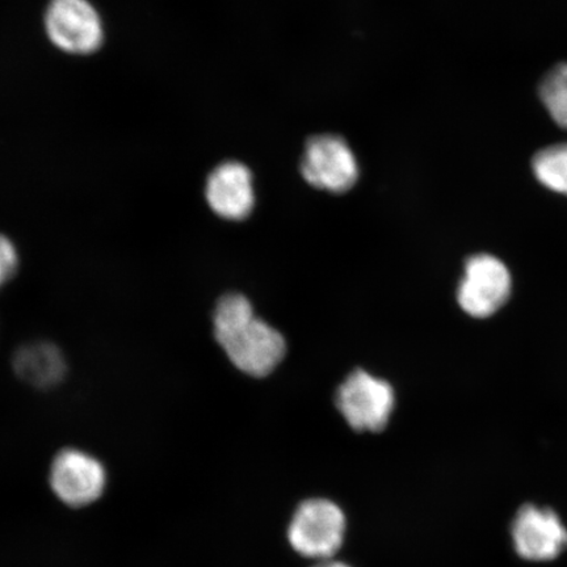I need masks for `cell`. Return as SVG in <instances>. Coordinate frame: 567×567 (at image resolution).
Instances as JSON below:
<instances>
[{
    "label": "cell",
    "mask_w": 567,
    "mask_h": 567,
    "mask_svg": "<svg viewBox=\"0 0 567 567\" xmlns=\"http://www.w3.org/2000/svg\"><path fill=\"white\" fill-rule=\"evenodd\" d=\"M215 337L239 371L254 378H265L286 357V339L272 326L254 315L245 296L226 295L218 301Z\"/></svg>",
    "instance_id": "cell-1"
},
{
    "label": "cell",
    "mask_w": 567,
    "mask_h": 567,
    "mask_svg": "<svg viewBox=\"0 0 567 567\" xmlns=\"http://www.w3.org/2000/svg\"><path fill=\"white\" fill-rule=\"evenodd\" d=\"M346 516L336 503L309 499L301 503L288 528V540L302 557L328 561L342 548Z\"/></svg>",
    "instance_id": "cell-2"
},
{
    "label": "cell",
    "mask_w": 567,
    "mask_h": 567,
    "mask_svg": "<svg viewBox=\"0 0 567 567\" xmlns=\"http://www.w3.org/2000/svg\"><path fill=\"white\" fill-rule=\"evenodd\" d=\"M44 25L52 44L65 53L92 54L104 42L101 13L90 0H51Z\"/></svg>",
    "instance_id": "cell-3"
},
{
    "label": "cell",
    "mask_w": 567,
    "mask_h": 567,
    "mask_svg": "<svg viewBox=\"0 0 567 567\" xmlns=\"http://www.w3.org/2000/svg\"><path fill=\"white\" fill-rule=\"evenodd\" d=\"M337 406L354 431L380 432L392 415L393 388L389 382L358 370L339 386Z\"/></svg>",
    "instance_id": "cell-4"
},
{
    "label": "cell",
    "mask_w": 567,
    "mask_h": 567,
    "mask_svg": "<svg viewBox=\"0 0 567 567\" xmlns=\"http://www.w3.org/2000/svg\"><path fill=\"white\" fill-rule=\"evenodd\" d=\"M300 169L311 187L331 194L347 193L359 179V163L352 148L336 134L310 138Z\"/></svg>",
    "instance_id": "cell-5"
},
{
    "label": "cell",
    "mask_w": 567,
    "mask_h": 567,
    "mask_svg": "<svg viewBox=\"0 0 567 567\" xmlns=\"http://www.w3.org/2000/svg\"><path fill=\"white\" fill-rule=\"evenodd\" d=\"M512 290V274L502 260L488 254L474 255L466 261L457 301L466 315L487 318L505 307Z\"/></svg>",
    "instance_id": "cell-6"
},
{
    "label": "cell",
    "mask_w": 567,
    "mask_h": 567,
    "mask_svg": "<svg viewBox=\"0 0 567 567\" xmlns=\"http://www.w3.org/2000/svg\"><path fill=\"white\" fill-rule=\"evenodd\" d=\"M49 482L63 505L84 508L102 498L106 471L101 461L87 452L63 450L53 460Z\"/></svg>",
    "instance_id": "cell-7"
},
{
    "label": "cell",
    "mask_w": 567,
    "mask_h": 567,
    "mask_svg": "<svg viewBox=\"0 0 567 567\" xmlns=\"http://www.w3.org/2000/svg\"><path fill=\"white\" fill-rule=\"evenodd\" d=\"M514 548L529 563H549L567 549V528L557 513L548 507L524 505L512 526Z\"/></svg>",
    "instance_id": "cell-8"
},
{
    "label": "cell",
    "mask_w": 567,
    "mask_h": 567,
    "mask_svg": "<svg viewBox=\"0 0 567 567\" xmlns=\"http://www.w3.org/2000/svg\"><path fill=\"white\" fill-rule=\"evenodd\" d=\"M205 198L218 217L228 221H243L255 207L250 168L237 161L221 163L208 176Z\"/></svg>",
    "instance_id": "cell-9"
},
{
    "label": "cell",
    "mask_w": 567,
    "mask_h": 567,
    "mask_svg": "<svg viewBox=\"0 0 567 567\" xmlns=\"http://www.w3.org/2000/svg\"><path fill=\"white\" fill-rule=\"evenodd\" d=\"M13 368L19 378L34 388H52L63 379L66 361L59 347L34 342L20 347L13 357Z\"/></svg>",
    "instance_id": "cell-10"
},
{
    "label": "cell",
    "mask_w": 567,
    "mask_h": 567,
    "mask_svg": "<svg viewBox=\"0 0 567 567\" xmlns=\"http://www.w3.org/2000/svg\"><path fill=\"white\" fill-rule=\"evenodd\" d=\"M532 167L543 186L567 196V144L543 148L535 155Z\"/></svg>",
    "instance_id": "cell-11"
},
{
    "label": "cell",
    "mask_w": 567,
    "mask_h": 567,
    "mask_svg": "<svg viewBox=\"0 0 567 567\" xmlns=\"http://www.w3.org/2000/svg\"><path fill=\"white\" fill-rule=\"evenodd\" d=\"M540 97L551 118L567 130V63L553 68L545 75Z\"/></svg>",
    "instance_id": "cell-12"
},
{
    "label": "cell",
    "mask_w": 567,
    "mask_h": 567,
    "mask_svg": "<svg viewBox=\"0 0 567 567\" xmlns=\"http://www.w3.org/2000/svg\"><path fill=\"white\" fill-rule=\"evenodd\" d=\"M19 257L17 247L11 240L0 234V288L17 274Z\"/></svg>",
    "instance_id": "cell-13"
},
{
    "label": "cell",
    "mask_w": 567,
    "mask_h": 567,
    "mask_svg": "<svg viewBox=\"0 0 567 567\" xmlns=\"http://www.w3.org/2000/svg\"><path fill=\"white\" fill-rule=\"evenodd\" d=\"M313 567H351L347 564L334 561V559H328V561H321Z\"/></svg>",
    "instance_id": "cell-14"
}]
</instances>
